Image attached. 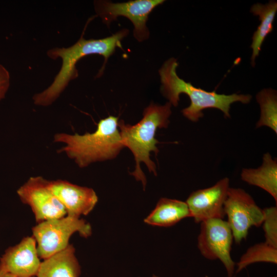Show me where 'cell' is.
<instances>
[{"label":"cell","instance_id":"4fadbf2b","mask_svg":"<svg viewBox=\"0 0 277 277\" xmlns=\"http://www.w3.org/2000/svg\"><path fill=\"white\" fill-rule=\"evenodd\" d=\"M75 249L69 244L41 263L36 277H79L81 266L75 255Z\"/></svg>","mask_w":277,"mask_h":277},{"label":"cell","instance_id":"3957f363","mask_svg":"<svg viewBox=\"0 0 277 277\" xmlns=\"http://www.w3.org/2000/svg\"><path fill=\"white\" fill-rule=\"evenodd\" d=\"M171 106L169 102L164 105L152 103L144 110L143 118L136 124H126L123 120L118 121L123 146L132 152L135 162V169L130 174L142 182L144 188L147 181L141 168V163H144L150 172L157 175L156 165L150 159V153L153 152L157 155L159 152L156 146L159 142L155 138L156 132L157 129L168 127L172 113Z\"/></svg>","mask_w":277,"mask_h":277},{"label":"cell","instance_id":"d6986e66","mask_svg":"<svg viewBox=\"0 0 277 277\" xmlns=\"http://www.w3.org/2000/svg\"><path fill=\"white\" fill-rule=\"evenodd\" d=\"M264 219L263 229L265 232V242L277 247V208L271 207L263 209Z\"/></svg>","mask_w":277,"mask_h":277},{"label":"cell","instance_id":"ffe728a7","mask_svg":"<svg viewBox=\"0 0 277 277\" xmlns=\"http://www.w3.org/2000/svg\"><path fill=\"white\" fill-rule=\"evenodd\" d=\"M10 85V75L8 70L0 64V101L5 98Z\"/></svg>","mask_w":277,"mask_h":277},{"label":"cell","instance_id":"7c38bea8","mask_svg":"<svg viewBox=\"0 0 277 277\" xmlns=\"http://www.w3.org/2000/svg\"><path fill=\"white\" fill-rule=\"evenodd\" d=\"M41 262L33 236L24 237L9 247L0 258V264L8 273L17 277L36 276Z\"/></svg>","mask_w":277,"mask_h":277},{"label":"cell","instance_id":"277c9868","mask_svg":"<svg viewBox=\"0 0 277 277\" xmlns=\"http://www.w3.org/2000/svg\"><path fill=\"white\" fill-rule=\"evenodd\" d=\"M177 60L171 58L166 61L159 70L161 91L164 97L174 107L178 105L180 95L186 94L190 100V105L182 110L183 115L193 122H197L204 115L203 111L208 108H216L222 111L226 117H230L231 105L237 102L249 103L252 98L249 94L230 95L218 94L196 88L190 83L180 78L176 73Z\"/></svg>","mask_w":277,"mask_h":277},{"label":"cell","instance_id":"e0dca14e","mask_svg":"<svg viewBox=\"0 0 277 277\" xmlns=\"http://www.w3.org/2000/svg\"><path fill=\"white\" fill-rule=\"evenodd\" d=\"M261 108V116L256 128L266 126L277 133V96L276 91L264 89L256 96Z\"/></svg>","mask_w":277,"mask_h":277},{"label":"cell","instance_id":"ac0fdd59","mask_svg":"<svg viewBox=\"0 0 277 277\" xmlns=\"http://www.w3.org/2000/svg\"><path fill=\"white\" fill-rule=\"evenodd\" d=\"M258 262L276 264L277 247L265 242L250 247L237 263L236 272H239L247 266Z\"/></svg>","mask_w":277,"mask_h":277},{"label":"cell","instance_id":"9a60e30c","mask_svg":"<svg viewBox=\"0 0 277 277\" xmlns=\"http://www.w3.org/2000/svg\"><path fill=\"white\" fill-rule=\"evenodd\" d=\"M188 217L191 216L185 202L162 197L144 221L152 226L167 227Z\"/></svg>","mask_w":277,"mask_h":277},{"label":"cell","instance_id":"8fae6325","mask_svg":"<svg viewBox=\"0 0 277 277\" xmlns=\"http://www.w3.org/2000/svg\"><path fill=\"white\" fill-rule=\"evenodd\" d=\"M49 188L65 207L67 215L80 217L88 214L98 202L91 188L81 186L66 180H48Z\"/></svg>","mask_w":277,"mask_h":277},{"label":"cell","instance_id":"6da1fadb","mask_svg":"<svg viewBox=\"0 0 277 277\" xmlns=\"http://www.w3.org/2000/svg\"><path fill=\"white\" fill-rule=\"evenodd\" d=\"M84 33L78 41L68 48L55 47L47 52L52 60L61 58L62 66L51 84L43 91L32 97L35 105L47 107L52 105L61 95L72 80L78 76L77 63L83 57L91 54H99L104 57V64L97 76L102 75L108 58L117 47L121 48V41L128 34V30L123 29L111 36L100 39H86Z\"/></svg>","mask_w":277,"mask_h":277},{"label":"cell","instance_id":"7402d4cb","mask_svg":"<svg viewBox=\"0 0 277 277\" xmlns=\"http://www.w3.org/2000/svg\"><path fill=\"white\" fill-rule=\"evenodd\" d=\"M152 277H159V276H156V275H153L152 276Z\"/></svg>","mask_w":277,"mask_h":277},{"label":"cell","instance_id":"52a82bcc","mask_svg":"<svg viewBox=\"0 0 277 277\" xmlns=\"http://www.w3.org/2000/svg\"><path fill=\"white\" fill-rule=\"evenodd\" d=\"M232 233L227 222L222 219H211L201 223L197 247L203 256L209 260H219L229 277L234 273L235 263L230 251Z\"/></svg>","mask_w":277,"mask_h":277},{"label":"cell","instance_id":"8992f818","mask_svg":"<svg viewBox=\"0 0 277 277\" xmlns=\"http://www.w3.org/2000/svg\"><path fill=\"white\" fill-rule=\"evenodd\" d=\"M224 209L233 239L237 244L246 239L250 227H260L263 223V209L241 188H229Z\"/></svg>","mask_w":277,"mask_h":277},{"label":"cell","instance_id":"7a4b0ae2","mask_svg":"<svg viewBox=\"0 0 277 277\" xmlns=\"http://www.w3.org/2000/svg\"><path fill=\"white\" fill-rule=\"evenodd\" d=\"M118 121V117L110 115L101 119L92 133H55L53 142L64 144L57 150V152L65 154L80 168L115 158L124 148Z\"/></svg>","mask_w":277,"mask_h":277},{"label":"cell","instance_id":"2e32d148","mask_svg":"<svg viewBox=\"0 0 277 277\" xmlns=\"http://www.w3.org/2000/svg\"><path fill=\"white\" fill-rule=\"evenodd\" d=\"M250 11L259 17L261 23L252 36L251 48L252 54L251 65H255V60L260 53L262 45L268 34L273 30V22L277 11V3L271 1L265 5L257 3L251 8Z\"/></svg>","mask_w":277,"mask_h":277},{"label":"cell","instance_id":"5b68a950","mask_svg":"<svg viewBox=\"0 0 277 277\" xmlns=\"http://www.w3.org/2000/svg\"><path fill=\"white\" fill-rule=\"evenodd\" d=\"M32 232L39 258L44 260L66 248L74 233L88 238L92 234V228L85 220L66 215L38 223L32 227Z\"/></svg>","mask_w":277,"mask_h":277},{"label":"cell","instance_id":"30bf717a","mask_svg":"<svg viewBox=\"0 0 277 277\" xmlns=\"http://www.w3.org/2000/svg\"><path fill=\"white\" fill-rule=\"evenodd\" d=\"M229 179L223 178L211 187L192 192L185 202L190 216L196 223L225 215L224 205L229 187Z\"/></svg>","mask_w":277,"mask_h":277},{"label":"cell","instance_id":"5bb4252c","mask_svg":"<svg viewBox=\"0 0 277 277\" xmlns=\"http://www.w3.org/2000/svg\"><path fill=\"white\" fill-rule=\"evenodd\" d=\"M241 179L269 193L277 203V161L269 153L263 157L262 165L258 168H243Z\"/></svg>","mask_w":277,"mask_h":277},{"label":"cell","instance_id":"9c48e42d","mask_svg":"<svg viewBox=\"0 0 277 277\" xmlns=\"http://www.w3.org/2000/svg\"><path fill=\"white\" fill-rule=\"evenodd\" d=\"M47 181L41 176H31L16 191L22 202L31 209L37 223L67 215L65 207L49 188Z\"/></svg>","mask_w":277,"mask_h":277},{"label":"cell","instance_id":"44dd1931","mask_svg":"<svg viewBox=\"0 0 277 277\" xmlns=\"http://www.w3.org/2000/svg\"><path fill=\"white\" fill-rule=\"evenodd\" d=\"M0 277H17L6 271L0 264Z\"/></svg>","mask_w":277,"mask_h":277},{"label":"cell","instance_id":"ba28073f","mask_svg":"<svg viewBox=\"0 0 277 277\" xmlns=\"http://www.w3.org/2000/svg\"><path fill=\"white\" fill-rule=\"evenodd\" d=\"M163 0H135L113 3L105 1H95V12L108 26L118 16L128 18L133 24V34L139 42L147 39L149 31L146 23L153 10L162 4Z\"/></svg>","mask_w":277,"mask_h":277}]
</instances>
